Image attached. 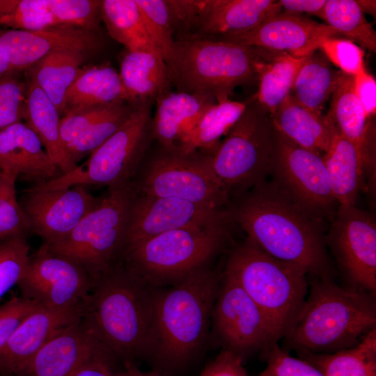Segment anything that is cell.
Returning <instances> with one entry per match:
<instances>
[{
	"instance_id": "1",
	"label": "cell",
	"mask_w": 376,
	"mask_h": 376,
	"mask_svg": "<svg viewBox=\"0 0 376 376\" xmlns=\"http://www.w3.org/2000/svg\"><path fill=\"white\" fill-rule=\"evenodd\" d=\"M228 210L246 238L272 257L308 275L334 279L322 219L295 203L274 182L264 180L237 195Z\"/></svg>"
},
{
	"instance_id": "2",
	"label": "cell",
	"mask_w": 376,
	"mask_h": 376,
	"mask_svg": "<svg viewBox=\"0 0 376 376\" xmlns=\"http://www.w3.org/2000/svg\"><path fill=\"white\" fill-rule=\"evenodd\" d=\"M221 279L207 265L156 288L144 357L152 370L174 376L198 357L208 335Z\"/></svg>"
},
{
	"instance_id": "3",
	"label": "cell",
	"mask_w": 376,
	"mask_h": 376,
	"mask_svg": "<svg viewBox=\"0 0 376 376\" xmlns=\"http://www.w3.org/2000/svg\"><path fill=\"white\" fill-rule=\"evenodd\" d=\"M156 288L130 273L120 260L93 283L81 320L122 363L145 357Z\"/></svg>"
},
{
	"instance_id": "4",
	"label": "cell",
	"mask_w": 376,
	"mask_h": 376,
	"mask_svg": "<svg viewBox=\"0 0 376 376\" xmlns=\"http://www.w3.org/2000/svg\"><path fill=\"white\" fill-rule=\"evenodd\" d=\"M306 298L284 336L287 351L332 353L357 345L376 328L375 295L313 277Z\"/></svg>"
},
{
	"instance_id": "5",
	"label": "cell",
	"mask_w": 376,
	"mask_h": 376,
	"mask_svg": "<svg viewBox=\"0 0 376 376\" xmlns=\"http://www.w3.org/2000/svg\"><path fill=\"white\" fill-rule=\"evenodd\" d=\"M256 58V47L186 34L175 39L166 65L177 91L222 102L236 87L258 81Z\"/></svg>"
},
{
	"instance_id": "6",
	"label": "cell",
	"mask_w": 376,
	"mask_h": 376,
	"mask_svg": "<svg viewBox=\"0 0 376 376\" xmlns=\"http://www.w3.org/2000/svg\"><path fill=\"white\" fill-rule=\"evenodd\" d=\"M224 273L262 310L277 340L283 338L306 298L307 273L272 257L248 238L231 251Z\"/></svg>"
},
{
	"instance_id": "7",
	"label": "cell",
	"mask_w": 376,
	"mask_h": 376,
	"mask_svg": "<svg viewBox=\"0 0 376 376\" xmlns=\"http://www.w3.org/2000/svg\"><path fill=\"white\" fill-rule=\"evenodd\" d=\"M228 224L171 230L127 246L120 261L155 288L170 285L210 262L223 249Z\"/></svg>"
},
{
	"instance_id": "8",
	"label": "cell",
	"mask_w": 376,
	"mask_h": 376,
	"mask_svg": "<svg viewBox=\"0 0 376 376\" xmlns=\"http://www.w3.org/2000/svg\"><path fill=\"white\" fill-rule=\"evenodd\" d=\"M276 149V129L269 113L254 96L210 155L212 169L229 196L265 180Z\"/></svg>"
},
{
	"instance_id": "9",
	"label": "cell",
	"mask_w": 376,
	"mask_h": 376,
	"mask_svg": "<svg viewBox=\"0 0 376 376\" xmlns=\"http://www.w3.org/2000/svg\"><path fill=\"white\" fill-rule=\"evenodd\" d=\"M134 194L132 183L109 188L67 237L46 244L49 250L79 265L93 282L120 260Z\"/></svg>"
},
{
	"instance_id": "10",
	"label": "cell",
	"mask_w": 376,
	"mask_h": 376,
	"mask_svg": "<svg viewBox=\"0 0 376 376\" xmlns=\"http://www.w3.org/2000/svg\"><path fill=\"white\" fill-rule=\"evenodd\" d=\"M151 103L135 105L126 121L71 173L36 183L44 189L77 185L117 187L132 183L152 140Z\"/></svg>"
},
{
	"instance_id": "11",
	"label": "cell",
	"mask_w": 376,
	"mask_h": 376,
	"mask_svg": "<svg viewBox=\"0 0 376 376\" xmlns=\"http://www.w3.org/2000/svg\"><path fill=\"white\" fill-rule=\"evenodd\" d=\"M140 194L176 198L214 207L227 208L230 196L214 174L210 155L183 153L177 147H161L143 160L132 182Z\"/></svg>"
},
{
	"instance_id": "12",
	"label": "cell",
	"mask_w": 376,
	"mask_h": 376,
	"mask_svg": "<svg viewBox=\"0 0 376 376\" xmlns=\"http://www.w3.org/2000/svg\"><path fill=\"white\" fill-rule=\"evenodd\" d=\"M214 332L222 350L243 361L278 342L267 317L242 288L224 272L212 311Z\"/></svg>"
},
{
	"instance_id": "13",
	"label": "cell",
	"mask_w": 376,
	"mask_h": 376,
	"mask_svg": "<svg viewBox=\"0 0 376 376\" xmlns=\"http://www.w3.org/2000/svg\"><path fill=\"white\" fill-rule=\"evenodd\" d=\"M346 286L376 294V224L356 205H338L325 235Z\"/></svg>"
},
{
	"instance_id": "14",
	"label": "cell",
	"mask_w": 376,
	"mask_h": 376,
	"mask_svg": "<svg viewBox=\"0 0 376 376\" xmlns=\"http://www.w3.org/2000/svg\"><path fill=\"white\" fill-rule=\"evenodd\" d=\"M270 174L273 181L303 209L323 219L338 204L332 193L322 154L304 148L276 130Z\"/></svg>"
},
{
	"instance_id": "15",
	"label": "cell",
	"mask_w": 376,
	"mask_h": 376,
	"mask_svg": "<svg viewBox=\"0 0 376 376\" xmlns=\"http://www.w3.org/2000/svg\"><path fill=\"white\" fill-rule=\"evenodd\" d=\"M93 283L82 267L42 243L30 256L17 286L22 297L38 306L69 310L84 307Z\"/></svg>"
},
{
	"instance_id": "16",
	"label": "cell",
	"mask_w": 376,
	"mask_h": 376,
	"mask_svg": "<svg viewBox=\"0 0 376 376\" xmlns=\"http://www.w3.org/2000/svg\"><path fill=\"white\" fill-rule=\"evenodd\" d=\"M230 221L228 207H214L176 198L147 196L134 191L124 249L131 244L171 230L228 224Z\"/></svg>"
},
{
	"instance_id": "17",
	"label": "cell",
	"mask_w": 376,
	"mask_h": 376,
	"mask_svg": "<svg viewBox=\"0 0 376 376\" xmlns=\"http://www.w3.org/2000/svg\"><path fill=\"white\" fill-rule=\"evenodd\" d=\"M101 198L84 185L44 189L36 184L19 202L30 231L40 236L43 243L52 244L67 237Z\"/></svg>"
},
{
	"instance_id": "18",
	"label": "cell",
	"mask_w": 376,
	"mask_h": 376,
	"mask_svg": "<svg viewBox=\"0 0 376 376\" xmlns=\"http://www.w3.org/2000/svg\"><path fill=\"white\" fill-rule=\"evenodd\" d=\"M332 27L300 14L280 13L246 32L215 40L286 52L295 58L309 56L319 49L323 40L340 37Z\"/></svg>"
},
{
	"instance_id": "19",
	"label": "cell",
	"mask_w": 376,
	"mask_h": 376,
	"mask_svg": "<svg viewBox=\"0 0 376 376\" xmlns=\"http://www.w3.org/2000/svg\"><path fill=\"white\" fill-rule=\"evenodd\" d=\"M99 46L100 40L92 31L67 24L38 31L0 30V50L13 71L28 69L56 50L68 49L85 54Z\"/></svg>"
},
{
	"instance_id": "20",
	"label": "cell",
	"mask_w": 376,
	"mask_h": 376,
	"mask_svg": "<svg viewBox=\"0 0 376 376\" xmlns=\"http://www.w3.org/2000/svg\"><path fill=\"white\" fill-rule=\"evenodd\" d=\"M136 104L117 101L66 111L61 119V136L72 159L90 155L129 118Z\"/></svg>"
},
{
	"instance_id": "21",
	"label": "cell",
	"mask_w": 376,
	"mask_h": 376,
	"mask_svg": "<svg viewBox=\"0 0 376 376\" xmlns=\"http://www.w3.org/2000/svg\"><path fill=\"white\" fill-rule=\"evenodd\" d=\"M83 308L56 310L37 306L0 349V376H15L53 336L79 321Z\"/></svg>"
},
{
	"instance_id": "22",
	"label": "cell",
	"mask_w": 376,
	"mask_h": 376,
	"mask_svg": "<svg viewBox=\"0 0 376 376\" xmlns=\"http://www.w3.org/2000/svg\"><path fill=\"white\" fill-rule=\"evenodd\" d=\"M100 345L81 319L53 336L15 376H72Z\"/></svg>"
},
{
	"instance_id": "23",
	"label": "cell",
	"mask_w": 376,
	"mask_h": 376,
	"mask_svg": "<svg viewBox=\"0 0 376 376\" xmlns=\"http://www.w3.org/2000/svg\"><path fill=\"white\" fill-rule=\"evenodd\" d=\"M282 12L277 1L203 0L190 34L214 38L242 33Z\"/></svg>"
},
{
	"instance_id": "24",
	"label": "cell",
	"mask_w": 376,
	"mask_h": 376,
	"mask_svg": "<svg viewBox=\"0 0 376 376\" xmlns=\"http://www.w3.org/2000/svg\"><path fill=\"white\" fill-rule=\"evenodd\" d=\"M36 134L23 122L0 130V170L22 175L36 183L62 174L50 159Z\"/></svg>"
},
{
	"instance_id": "25",
	"label": "cell",
	"mask_w": 376,
	"mask_h": 376,
	"mask_svg": "<svg viewBox=\"0 0 376 376\" xmlns=\"http://www.w3.org/2000/svg\"><path fill=\"white\" fill-rule=\"evenodd\" d=\"M327 118L338 132L355 144L362 155L366 173H375V127L364 111L354 84V76L342 72L340 82L331 97Z\"/></svg>"
},
{
	"instance_id": "26",
	"label": "cell",
	"mask_w": 376,
	"mask_h": 376,
	"mask_svg": "<svg viewBox=\"0 0 376 376\" xmlns=\"http://www.w3.org/2000/svg\"><path fill=\"white\" fill-rule=\"evenodd\" d=\"M151 135L161 147L175 148L182 137L216 101L211 97L169 91L156 100Z\"/></svg>"
},
{
	"instance_id": "27",
	"label": "cell",
	"mask_w": 376,
	"mask_h": 376,
	"mask_svg": "<svg viewBox=\"0 0 376 376\" xmlns=\"http://www.w3.org/2000/svg\"><path fill=\"white\" fill-rule=\"evenodd\" d=\"M119 75L132 104L155 101L171 86L166 63L155 50L126 49Z\"/></svg>"
},
{
	"instance_id": "28",
	"label": "cell",
	"mask_w": 376,
	"mask_h": 376,
	"mask_svg": "<svg viewBox=\"0 0 376 376\" xmlns=\"http://www.w3.org/2000/svg\"><path fill=\"white\" fill-rule=\"evenodd\" d=\"M274 128L297 145L318 153L326 152L336 131L326 116L300 104L290 94L272 116Z\"/></svg>"
},
{
	"instance_id": "29",
	"label": "cell",
	"mask_w": 376,
	"mask_h": 376,
	"mask_svg": "<svg viewBox=\"0 0 376 376\" xmlns=\"http://www.w3.org/2000/svg\"><path fill=\"white\" fill-rule=\"evenodd\" d=\"M28 81L25 123L36 134L46 153L61 174L71 173L78 165L72 159L63 143L61 116L38 86L29 78Z\"/></svg>"
},
{
	"instance_id": "30",
	"label": "cell",
	"mask_w": 376,
	"mask_h": 376,
	"mask_svg": "<svg viewBox=\"0 0 376 376\" xmlns=\"http://www.w3.org/2000/svg\"><path fill=\"white\" fill-rule=\"evenodd\" d=\"M256 47L255 71L259 88L253 96L272 116L285 97L290 94L306 57L297 58L286 52Z\"/></svg>"
},
{
	"instance_id": "31",
	"label": "cell",
	"mask_w": 376,
	"mask_h": 376,
	"mask_svg": "<svg viewBox=\"0 0 376 376\" xmlns=\"http://www.w3.org/2000/svg\"><path fill=\"white\" fill-rule=\"evenodd\" d=\"M322 157L331 189L338 205H356L366 173L358 147L336 130L328 150Z\"/></svg>"
},
{
	"instance_id": "32",
	"label": "cell",
	"mask_w": 376,
	"mask_h": 376,
	"mask_svg": "<svg viewBox=\"0 0 376 376\" xmlns=\"http://www.w3.org/2000/svg\"><path fill=\"white\" fill-rule=\"evenodd\" d=\"M117 101L127 102L119 73L108 65L86 67L81 68L67 91L64 113Z\"/></svg>"
},
{
	"instance_id": "33",
	"label": "cell",
	"mask_w": 376,
	"mask_h": 376,
	"mask_svg": "<svg viewBox=\"0 0 376 376\" xmlns=\"http://www.w3.org/2000/svg\"><path fill=\"white\" fill-rule=\"evenodd\" d=\"M296 352L324 376H376V328L351 347L332 353Z\"/></svg>"
},
{
	"instance_id": "34",
	"label": "cell",
	"mask_w": 376,
	"mask_h": 376,
	"mask_svg": "<svg viewBox=\"0 0 376 376\" xmlns=\"http://www.w3.org/2000/svg\"><path fill=\"white\" fill-rule=\"evenodd\" d=\"M342 72L320 50L306 57L294 81L290 95L303 107L322 115L337 88Z\"/></svg>"
},
{
	"instance_id": "35",
	"label": "cell",
	"mask_w": 376,
	"mask_h": 376,
	"mask_svg": "<svg viewBox=\"0 0 376 376\" xmlns=\"http://www.w3.org/2000/svg\"><path fill=\"white\" fill-rule=\"evenodd\" d=\"M84 58L82 52L60 49L49 53L28 68L29 79L47 95L61 116L65 111L67 91L80 71Z\"/></svg>"
},
{
	"instance_id": "36",
	"label": "cell",
	"mask_w": 376,
	"mask_h": 376,
	"mask_svg": "<svg viewBox=\"0 0 376 376\" xmlns=\"http://www.w3.org/2000/svg\"><path fill=\"white\" fill-rule=\"evenodd\" d=\"M246 102L230 100L212 105L177 144L183 153L200 151L212 155L240 118Z\"/></svg>"
},
{
	"instance_id": "37",
	"label": "cell",
	"mask_w": 376,
	"mask_h": 376,
	"mask_svg": "<svg viewBox=\"0 0 376 376\" xmlns=\"http://www.w3.org/2000/svg\"><path fill=\"white\" fill-rule=\"evenodd\" d=\"M100 17L110 36L126 49L157 51L135 0L101 1Z\"/></svg>"
},
{
	"instance_id": "38",
	"label": "cell",
	"mask_w": 376,
	"mask_h": 376,
	"mask_svg": "<svg viewBox=\"0 0 376 376\" xmlns=\"http://www.w3.org/2000/svg\"><path fill=\"white\" fill-rule=\"evenodd\" d=\"M320 18L344 38L376 52V32L357 1L327 0Z\"/></svg>"
},
{
	"instance_id": "39",
	"label": "cell",
	"mask_w": 376,
	"mask_h": 376,
	"mask_svg": "<svg viewBox=\"0 0 376 376\" xmlns=\"http://www.w3.org/2000/svg\"><path fill=\"white\" fill-rule=\"evenodd\" d=\"M157 51L167 63L173 54L175 38L165 0H135Z\"/></svg>"
},
{
	"instance_id": "40",
	"label": "cell",
	"mask_w": 376,
	"mask_h": 376,
	"mask_svg": "<svg viewBox=\"0 0 376 376\" xmlns=\"http://www.w3.org/2000/svg\"><path fill=\"white\" fill-rule=\"evenodd\" d=\"M17 176L0 170V242L30 231L28 220L17 200Z\"/></svg>"
},
{
	"instance_id": "41",
	"label": "cell",
	"mask_w": 376,
	"mask_h": 376,
	"mask_svg": "<svg viewBox=\"0 0 376 376\" xmlns=\"http://www.w3.org/2000/svg\"><path fill=\"white\" fill-rule=\"evenodd\" d=\"M29 251L26 236L0 242V299L21 281L31 256Z\"/></svg>"
},
{
	"instance_id": "42",
	"label": "cell",
	"mask_w": 376,
	"mask_h": 376,
	"mask_svg": "<svg viewBox=\"0 0 376 376\" xmlns=\"http://www.w3.org/2000/svg\"><path fill=\"white\" fill-rule=\"evenodd\" d=\"M0 24L10 29L38 31L59 24L47 0H18L15 7L0 17Z\"/></svg>"
},
{
	"instance_id": "43",
	"label": "cell",
	"mask_w": 376,
	"mask_h": 376,
	"mask_svg": "<svg viewBox=\"0 0 376 376\" xmlns=\"http://www.w3.org/2000/svg\"><path fill=\"white\" fill-rule=\"evenodd\" d=\"M10 71L0 77V130L25 120L26 84Z\"/></svg>"
},
{
	"instance_id": "44",
	"label": "cell",
	"mask_w": 376,
	"mask_h": 376,
	"mask_svg": "<svg viewBox=\"0 0 376 376\" xmlns=\"http://www.w3.org/2000/svg\"><path fill=\"white\" fill-rule=\"evenodd\" d=\"M47 6L61 24H67L92 31L100 17L101 1L47 0Z\"/></svg>"
},
{
	"instance_id": "45",
	"label": "cell",
	"mask_w": 376,
	"mask_h": 376,
	"mask_svg": "<svg viewBox=\"0 0 376 376\" xmlns=\"http://www.w3.org/2000/svg\"><path fill=\"white\" fill-rule=\"evenodd\" d=\"M259 355L266 366L258 376H324L310 363L290 355L278 342L273 343Z\"/></svg>"
},
{
	"instance_id": "46",
	"label": "cell",
	"mask_w": 376,
	"mask_h": 376,
	"mask_svg": "<svg viewBox=\"0 0 376 376\" xmlns=\"http://www.w3.org/2000/svg\"><path fill=\"white\" fill-rule=\"evenodd\" d=\"M319 49L344 74L355 76L365 68L363 50L346 38H328L322 42Z\"/></svg>"
},
{
	"instance_id": "47",
	"label": "cell",
	"mask_w": 376,
	"mask_h": 376,
	"mask_svg": "<svg viewBox=\"0 0 376 376\" xmlns=\"http://www.w3.org/2000/svg\"><path fill=\"white\" fill-rule=\"evenodd\" d=\"M38 305L13 296L0 305V349L8 340L22 320Z\"/></svg>"
},
{
	"instance_id": "48",
	"label": "cell",
	"mask_w": 376,
	"mask_h": 376,
	"mask_svg": "<svg viewBox=\"0 0 376 376\" xmlns=\"http://www.w3.org/2000/svg\"><path fill=\"white\" fill-rule=\"evenodd\" d=\"M117 361L114 355L100 344L72 376H117Z\"/></svg>"
},
{
	"instance_id": "49",
	"label": "cell",
	"mask_w": 376,
	"mask_h": 376,
	"mask_svg": "<svg viewBox=\"0 0 376 376\" xmlns=\"http://www.w3.org/2000/svg\"><path fill=\"white\" fill-rule=\"evenodd\" d=\"M199 376H250L244 361L237 355L222 350L209 362Z\"/></svg>"
},
{
	"instance_id": "50",
	"label": "cell",
	"mask_w": 376,
	"mask_h": 376,
	"mask_svg": "<svg viewBox=\"0 0 376 376\" xmlns=\"http://www.w3.org/2000/svg\"><path fill=\"white\" fill-rule=\"evenodd\" d=\"M355 93L361 102L366 116L373 117L376 112V81L366 68L354 76Z\"/></svg>"
},
{
	"instance_id": "51",
	"label": "cell",
	"mask_w": 376,
	"mask_h": 376,
	"mask_svg": "<svg viewBox=\"0 0 376 376\" xmlns=\"http://www.w3.org/2000/svg\"><path fill=\"white\" fill-rule=\"evenodd\" d=\"M277 1L285 12L297 14L306 13L320 17L327 0H280Z\"/></svg>"
},
{
	"instance_id": "52",
	"label": "cell",
	"mask_w": 376,
	"mask_h": 376,
	"mask_svg": "<svg viewBox=\"0 0 376 376\" xmlns=\"http://www.w3.org/2000/svg\"><path fill=\"white\" fill-rule=\"evenodd\" d=\"M117 376H163L155 370L142 371L134 362H126L123 363L120 369H118Z\"/></svg>"
},
{
	"instance_id": "53",
	"label": "cell",
	"mask_w": 376,
	"mask_h": 376,
	"mask_svg": "<svg viewBox=\"0 0 376 376\" xmlns=\"http://www.w3.org/2000/svg\"><path fill=\"white\" fill-rule=\"evenodd\" d=\"M357 2L363 13H368L372 15H375V1L361 0L357 1Z\"/></svg>"
},
{
	"instance_id": "54",
	"label": "cell",
	"mask_w": 376,
	"mask_h": 376,
	"mask_svg": "<svg viewBox=\"0 0 376 376\" xmlns=\"http://www.w3.org/2000/svg\"><path fill=\"white\" fill-rule=\"evenodd\" d=\"M18 0H0V17L10 12Z\"/></svg>"
},
{
	"instance_id": "55",
	"label": "cell",
	"mask_w": 376,
	"mask_h": 376,
	"mask_svg": "<svg viewBox=\"0 0 376 376\" xmlns=\"http://www.w3.org/2000/svg\"><path fill=\"white\" fill-rule=\"evenodd\" d=\"M10 71H13L12 67L6 56L0 50V77Z\"/></svg>"
}]
</instances>
